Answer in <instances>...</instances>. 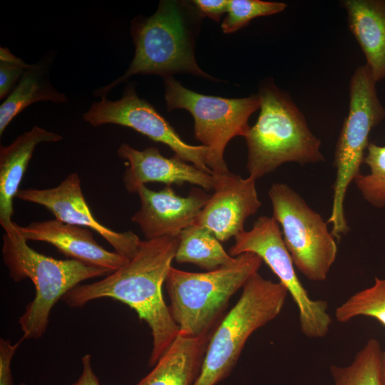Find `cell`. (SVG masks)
<instances>
[{
  "instance_id": "cell-1",
  "label": "cell",
  "mask_w": 385,
  "mask_h": 385,
  "mask_svg": "<svg viewBox=\"0 0 385 385\" xmlns=\"http://www.w3.org/2000/svg\"><path fill=\"white\" fill-rule=\"evenodd\" d=\"M179 240V236L141 240L137 252L125 265L102 279L77 285L61 300L72 308L101 298L128 305L150 329L153 348L148 366H154L180 332L162 292Z\"/></svg>"
},
{
  "instance_id": "cell-2",
  "label": "cell",
  "mask_w": 385,
  "mask_h": 385,
  "mask_svg": "<svg viewBox=\"0 0 385 385\" xmlns=\"http://www.w3.org/2000/svg\"><path fill=\"white\" fill-rule=\"evenodd\" d=\"M257 94L260 114L244 137L249 176L257 180L286 163L303 165L324 161L321 140L290 96L272 81L263 82Z\"/></svg>"
},
{
  "instance_id": "cell-3",
  "label": "cell",
  "mask_w": 385,
  "mask_h": 385,
  "mask_svg": "<svg viewBox=\"0 0 385 385\" xmlns=\"http://www.w3.org/2000/svg\"><path fill=\"white\" fill-rule=\"evenodd\" d=\"M262 262L257 255L246 252L230 265L204 272L171 267L165 282L169 309L180 333L197 337L212 332L230 298L258 272Z\"/></svg>"
},
{
  "instance_id": "cell-4",
  "label": "cell",
  "mask_w": 385,
  "mask_h": 385,
  "mask_svg": "<svg viewBox=\"0 0 385 385\" xmlns=\"http://www.w3.org/2000/svg\"><path fill=\"white\" fill-rule=\"evenodd\" d=\"M1 253L13 280L28 278L35 287V297L19 320L24 340L44 334L52 308L68 292L83 281L112 272L73 259L57 260L41 254L27 245L17 230L4 233Z\"/></svg>"
},
{
  "instance_id": "cell-5",
  "label": "cell",
  "mask_w": 385,
  "mask_h": 385,
  "mask_svg": "<svg viewBox=\"0 0 385 385\" xmlns=\"http://www.w3.org/2000/svg\"><path fill=\"white\" fill-rule=\"evenodd\" d=\"M288 294L281 282L255 273L245 284L236 304L215 328L194 385H216L225 379L247 339L279 314Z\"/></svg>"
},
{
  "instance_id": "cell-6",
  "label": "cell",
  "mask_w": 385,
  "mask_h": 385,
  "mask_svg": "<svg viewBox=\"0 0 385 385\" xmlns=\"http://www.w3.org/2000/svg\"><path fill=\"white\" fill-rule=\"evenodd\" d=\"M134 57L125 73L97 88L96 97H107L117 86L133 75L155 74L163 78L176 73H188L212 78L197 64L193 42L180 9L172 1H161L150 16H138L130 26Z\"/></svg>"
},
{
  "instance_id": "cell-7",
  "label": "cell",
  "mask_w": 385,
  "mask_h": 385,
  "mask_svg": "<svg viewBox=\"0 0 385 385\" xmlns=\"http://www.w3.org/2000/svg\"><path fill=\"white\" fill-rule=\"evenodd\" d=\"M376 81L364 64L358 66L349 82V108L338 138L334 166L336 178L333 185L332 210L327 223L338 240L349 231L344 213V200L349 185L360 173L364 152L369 143L371 130L385 118Z\"/></svg>"
},
{
  "instance_id": "cell-8",
  "label": "cell",
  "mask_w": 385,
  "mask_h": 385,
  "mask_svg": "<svg viewBox=\"0 0 385 385\" xmlns=\"http://www.w3.org/2000/svg\"><path fill=\"white\" fill-rule=\"evenodd\" d=\"M163 79L168 111H189L194 118L195 138L209 148L207 167L212 174L229 172L225 149L232 138L245 137L248 132L249 118L260 108L258 94L241 98L207 96L185 88L173 76Z\"/></svg>"
},
{
  "instance_id": "cell-9",
  "label": "cell",
  "mask_w": 385,
  "mask_h": 385,
  "mask_svg": "<svg viewBox=\"0 0 385 385\" xmlns=\"http://www.w3.org/2000/svg\"><path fill=\"white\" fill-rule=\"evenodd\" d=\"M268 195L272 217L282 227L283 240L295 267L311 281H324L338 250L327 222L285 183L272 185Z\"/></svg>"
},
{
  "instance_id": "cell-10",
  "label": "cell",
  "mask_w": 385,
  "mask_h": 385,
  "mask_svg": "<svg viewBox=\"0 0 385 385\" xmlns=\"http://www.w3.org/2000/svg\"><path fill=\"white\" fill-rule=\"evenodd\" d=\"M246 252L260 257L286 287L298 309L302 333L312 339L324 337L332 323L327 302L312 299L299 281L279 224L273 217H258L250 230H244L235 237L229 255L237 257Z\"/></svg>"
},
{
  "instance_id": "cell-11",
  "label": "cell",
  "mask_w": 385,
  "mask_h": 385,
  "mask_svg": "<svg viewBox=\"0 0 385 385\" xmlns=\"http://www.w3.org/2000/svg\"><path fill=\"white\" fill-rule=\"evenodd\" d=\"M83 119L94 127L115 124L132 128L155 142L165 144L183 160L212 175L207 165L209 148L185 143L151 104L139 98L133 83L127 84L117 101L103 97L94 102L83 114Z\"/></svg>"
},
{
  "instance_id": "cell-12",
  "label": "cell",
  "mask_w": 385,
  "mask_h": 385,
  "mask_svg": "<svg viewBox=\"0 0 385 385\" xmlns=\"http://www.w3.org/2000/svg\"><path fill=\"white\" fill-rule=\"evenodd\" d=\"M16 197L41 205L64 223L86 227L102 236L120 255L130 260L140 240L132 231L115 232L100 223L91 212L81 187L78 173L69 174L58 186L48 189L19 190Z\"/></svg>"
},
{
  "instance_id": "cell-13",
  "label": "cell",
  "mask_w": 385,
  "mask_h": 385,
  "mask_svg": "<svg viewBox=\"0 0 385 385\" xmlns=\"http://www.w3.org/2000/svg\"><path fill=\"white\" fill-rule=\"evenodd\" d=\"M214 192L193 224L205 227L220 242L244 230L246 220L255 215L262 203L256 180L242 178L230 171L212 174Z\"/></svg>"
},
{
  "instance_id": "cell-14",
  "label": "cell",
  "mask_w": 385,
  "mask_h": 385,
  "mask_svg": "<svg viewBox=\"0 0 385 385\" xmlns=\"http://www.w3.org/2000/svg\"><path fill=\"white\" fill-rule=\"evenodd\" d=\"M136 193L140 207L131 221L139 226L145 240L179 236L183 230L194 223L210 197L199 189H194L187 197H182L170 186L155 191L143 185Z\"/></svg>"
},
{
  "instance_id": "cell-15",
  "label": "cell",
  "mask_w": 385,
  "mask_h": 385,
  "mask_svg": "<svg viewBox=\"0 0 385 385\" xmlns=\"http://www.w3.org/2000/svg\"><path fill=\"white\" fill-rule=\"evenodd\" d=\"M117 154L128 163L123 176L128 192H137L140 185L151 182L163 183L167 186L189 183L205 190H213L212 174L185 163L176 155L167 158L156 148L148 147L139 150L127 143L120 145Z\"/></svg>"
},
{
  "instance_id": "cell-16",
  "label": "cell",
  "mask_w": 385,
  "mask_h": 385,
  "mask_svg": "<svg viewBox=\"0 0 385 385\" xmlns=\"http://www.w3.org/2000/svg\"><path fill=\"white\" fill-rule=\"evenodd\" d=\"M16 227L26 241L48 243L66 257L88 265L113 272L129 260L118 252H110L101 246L90 230L56 219L34 222L26 226L16 223Z\"/></svg>"
},
{
  "instance_id": "cell-17",
  "label": "cell",
  "mask_w": 385,
  "mask_h": 385,
  "mask_svg": "<svg viewBox=\"0 0 385 385\" xmlns=\"http://www.w3.org/2000/svg\"><path fill=\"white\" fill-rule=\"evenodd\" d=\"M63 139L56 133L38 126L18 136L10 145L0 148V224L5 233L16 230L13 200L19 190L22 178L36 147L42 143H55Z\"/></svg>"
},
{
  "instance_id": "cell-18",
  "label": "cell",
  "mask_w": 385,
  "mask_h": 385,
  "mask_svg": "<svg viewBox=\"0 0 385 385\" xmlns=\"http://www.w3.org/2000/svg\"><path fill=\"white\" fill-rule=\"evenodd\" d=\"M350 32L378 83L385 79V0H342Z\"/></svg>"
},
{
  "instance_id": "cell-19",
  "label": "cell",
  "mask_w": 385,
  "mask_h": 385,
  "mask_svg": "<svg viewBox=\"0 0 385 385\" xmlns=\"http://www.w3.org/2000/svg\"><path fill=\"white\" fill-rule=\"evenodd\" d=\"M213 331L197 337L179 332L153 369L135 385H194Z\"/></svg>"
},
{
  "instance_id": "cell-20",
  "label": "cell",
  "mask_w": 385,
  "mask_h": 385,
  "mask_svg": "<svg viewBox=\"0 0 385 385\" xmlns=\"http://www.w3.org/2000/svg\"><path fill=\"white\" fill-rule=\"evenodd\" d=\"M54 53L44 55L33 64H28L13 91L0 106V136L11 121L29 106L39 101L66 103L68 98L52 85L50 68Z\"/></svg>"
},
{
  "instance_id": "cell-21",
  "label": "cell",
  "mask_w": 385,
  "mask_h": 385,
  "mask_svg": "<svg viewBox=\"0 0 385 385\" xmlns=\"http://www.w3.org/2000/svg\"><path fill=\"white\" fill-rule=\"evenodd\" d=\"M175 256L178 263H191L207 271L230 265L236 260L207 229L192 224L183 230Z\"/></svg>"
},
{
  "instance_id": "cell-22",
  "label": "cell",
  "mask_w": 385,
  "mask_h": 385,
  "mask_svg": "<svg viewBox=\"0 0 385 385\" xmlns=\"http://www.w3.org/2000/svg\"><path fill=\"white\" fill-rule=\"evenodd\" d=\"M382 351L379 342L371 338L349 365H331L334 385H384L381 373Z\"/></svg>"
},
{
  "instance_id": "cell-23",
  "label": "cell",
  "mask_w": 385,
  "mask_h": 385,
  "mask_svg": "<svg viewBox=\"0 0 385 385\" xmlns=\"http://www.w3.org/2000/svg\"><path fill=\"white\" fill-rule=\"evenodd\" d=\"M360 316L374 318L385 327V278L375 277L371 287L354 294L335 310L341 323Z\"/></svg>"
},
{
  "instance_id": "cell-24",
  "label": "cell",
  "mask_w": 385,
  "mask_h": 385,
  "mask_svg": "<svg viewBox=\"0 0 385 385\" xmlns=\"http://www.w3.org/2000/svg\"><path fill=\"white\" fill-rule=\"evenodd\" d=\"M364 163L368 165L369 173H360L354 183L369 204L382 208L385 207V145L369 143Z\"/></svg>"
},
{
  "instance_id": "cell-25",
  "label": "cell",
  "mask_w": 385,
  "mask_h": 385,
  "mask_svg": "<svg viewBox=\"0 0 385 385\" xmlns=\"http://www.w3.org/2000/svg\"><path fill=\"white\" fill-rule=\"evenodd\" d=\"M286 7L285 3L277 1L228 0L227 15L221 24L222 30L225 34L234 33L255 18L280 13Z\"/></svg>"
},
{
  "instance_id": "cell-26",
  "label": "cell",
  "mask_w": 385,
  "mask_h": 385,
  "mask_svg": "<svg viewBox=\"0 0 385 385\" xmlns=\"http://www.w3.org/2000/svg\"><path fill=\"white\" fill-rule=\"evenodd\" d=\"M29 63L7 48H0V98L7 97L18 83Z\"/></svg>"
},
{
  "instance_id": "cell-27",
  "label": "cell",
  "mask_w": 385,
  "mask_h": 385,
  "mask_svg": "<svg viewBox=\"0 0 385 385\" xmlns=\"http://www.w3.org/2000/svg\"><path fill=\"white\" fill-rule=\"evenodd\" d=\"M24 339L15 344L11 340L0 339V385H13L11 364L15 352Z\"/></svg>"
},
{
  "instance_id": "cell-28",
  "label": "cell",
  "mask_w": 385,
  "mask_h": 385,
  "mask_svg": "<svg viewBox=\"0 0 385 385\" xmlns=\"http://www.w3.org/2000/svg\"><path fill=\"white\" fill-rule=\"evenodd\" d=\"M199 12L203 16L219 21L221 16L227 11L228 0H194Z\"/></svg>"
},
{
  "instance_id": "cell-29",
  "label": "cell",
  "mask_w": 385,
  "mask_h": 385,
  "mask_svg": "<svg viewBox=\"0 0 385 385\" xmlns=\"http://www.w3.org/2000/svg\"><path fill=\"white\" fill-rule=\"evenodd\" d=\"M82 371L78 379L71 385H100L98 378L91 365V356L85 354L81 358Z\"/></svg>"
},
{
  "instance_id": "cell-30",
  "label": "cell",
  "mask_w": 385,
  "mask_h": 385,
  "mask_svg": "<svg viewBox=\"0 0 385 385\" xmlns=\"http://www.w3.org/2000/svg\"><path fill=\"white\" fill-rule=\"evenodd\" d=\"M381 373L384 384L385 385V349L383 350L381 353Z\"/></svg>"
},
{
  "instance_id": "cell-31",
  "label": "cell",
  "mask_w": 385,
  "mask_h": 385,
  "mask_svg": "<svg viewBox=\"0 0 385 385\" xmlns=\"http://www.w3.org/2000/svg\"><path fill=\"white\" fill-rule=\"evenodd\" d=\"M20 385H27V384L25 383H21Z\"/></svg>"
}]
</instances>
